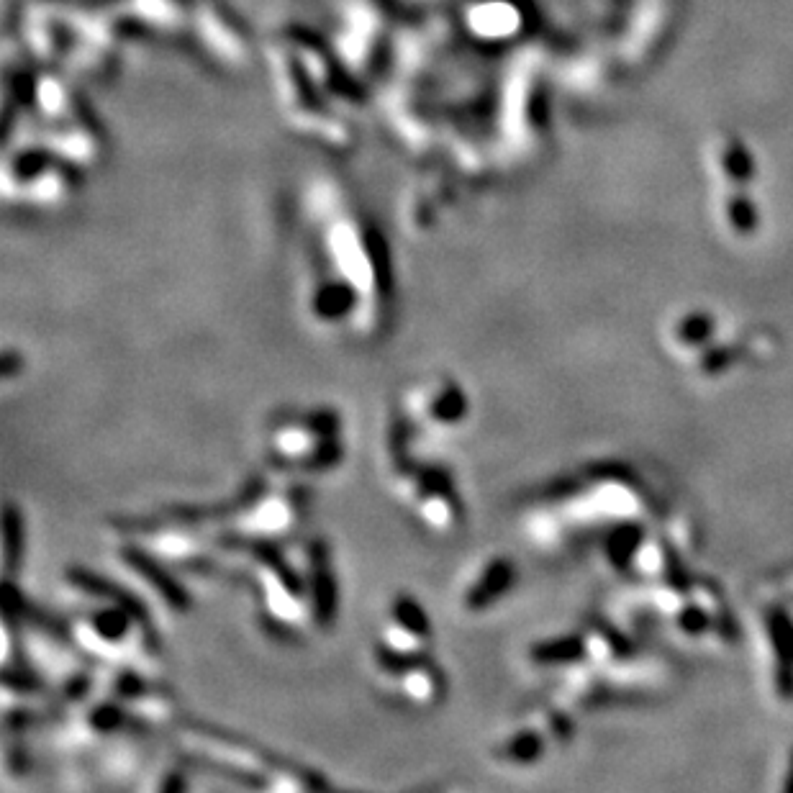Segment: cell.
<instances>
[{"mask_svg":"<svg viewBox=\"0 0 793 793\" xmlns=\"http://www.w3.org/2000/svg\"><path fill=\"white\" fill-rule=\"evenodd\" d=\"M237 570L252 588L257 611L270 632L285 637L324 632L337 614V578L324 542H239Z\"/></svg>","mask_w":793,"mask_h":793,"instance_id":"1","label":"cell"},{"mask_svg":"<svg viewBox=\"0 0 793 793\" xmlns=\"http://www.w3.org/2000/svg\"><path fill=\"white\" fill-rule=\"evenodd\" d=\"M60 596L67 611V634L88 660L162 678L160 642L144 611L147 606L85 568L65 575Z\"/></svg>","mask_w":793,"mask_h":793,"instance_id":"2","label":"cell"},{"mask_svg":"<svg viewBox=\"0 0 793 793\" xmlns=\"http://www.w3.org/2000/svg\"><path fill=\"white\" fill-rule=\"evenodd\" d=\"M396 424V421H393ZM388 491L406 514L434 537H450L465 521L462 496L452 473L416 452V442L401 427L385 439Z\"/></svg>","mask_w":793,"mask_h":793,"instance_id":"3","label":"cell"},{"mask_svg":"<svg viewBox=\"0 0 793 793\" xmlns=\"http://www.w3.org/2000/svg\"><path fill=\"white\" fill-rule=\"evenodd\" d=\"M265 468L311 483L334 473L344 460V421L332 406L285 409L265 427Z\"/></svg>","mask_w":793,"mask_h":793,"instance_id":"4","label":"cell"},{"mask_svg":"<svg viewBox=\"0 0 793 793\" xmlns=\"http://www.w3.org/2000/svg\"><path fill=\"white\" fill-rule=\"evenodd\" d=\"M306 483L267 470L229 501L203 509L211 527L239 542H283L293 537L308 511Z\"/></svg>","mask_w":793,"mask_h":793,"instance_id":"5","label":"cell"},{"mask_svg":"<svg viewBox=\"0 0 793 793\" xmlns=\"http://www.w3.org/2000/svg\"><path fill=\"white\" fill-rule=\"evenodd\" d=\"M180 745L193 760L216 770L219 776L237 778L244 786L283 788V791L324 786V781H316L308 770L278 758L275 752L255 745L252 740L231 737L224 729L188 724L180 732Z\"/></svg>","mask_w":793,"mask_h":793,"instance_id":"6","label":"cell"},{"mask_svg":"<svg viewBox=\"0 0 793 793\" xmlns=\"http://www.w3.org/2000/svg\"><path fill=\"white\" fill-rule=\"evenodd\" d=\"M470 419V398L452 375L411 380L398 398L396 424L416 444L455 437Z\"/></svg>","mask_w":793,"mask_h":793,"instance_id":"7","label":"cell"},{"mask_svg":"<svg viewBox=\"0 0 793 793\" xmlns=\"http://www.w3.org/2000/svg\"><path fill=\"white\" fill-rule=\"evenodd\" d=\"M370 670L380 688L398 704L414 711H429L447 696V678L432 655L421 657H370Z\"/></svg>","mask_w":793,"mask_h":793,"instance_id":"8","label":"cell"},{"mask_svg":"<svg viewBox=\"0 0 793 793\" xmlns=\"http://www.w3.org/2000/svg\"><path fill=\"white\" fill-rule=\"evenodd\" d=\"M432 645L434 632L427 609L411 593H398L375 624L370 657H421L432 652Z\"/></svg>","mask_w":793,"mask_h":793,"instance_id":"9","label":"cell"},{"mask_svg":"<svg viewBox=\"0 0 793 793\" xmlns=\"http://www.w3.org/2000/svg\"><path fill=\"white\" fill-rule=\"evenodd\" d=\"M514 568L504 557L486 555L478 563H470L462 573L455 591V606L465 616H478L491 611L509 593Z\"/></svg>","mask_w":793,"mask_h":793,"instance_id":"10","label":"cell"}]
</instances>
